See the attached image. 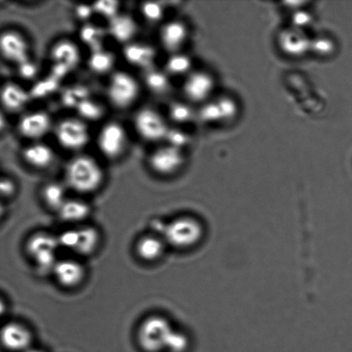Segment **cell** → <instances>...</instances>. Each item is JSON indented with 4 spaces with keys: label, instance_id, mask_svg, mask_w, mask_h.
<instances>
[{
    "label": "cell",
    "instance_id": "f546056e",
    "mask_svg": "<svg viewBox=\"0 0 352 352\" xmlns=\"http://www.w3.org/2000/svg\"><path fill=\"white\" fill-rule=\"evenodd\" d=\"M191 68V60L185 54H170L165 62V71L169 76H183L189 74Z\"/></svg>",
    "mask_w": 352,
    "mask_h": 352
},
{
    "label": "cell",
    "instance_id": "30bf717a",
    "mask_svg": "<svg viewBox=\"0 0 352 352\" xmlns=\"http://www.w3.org/2000/svg\"><path fill=\"white\" fill-rule=\"evenodd\" d=\"M54 126L50 113L37 110L20 117L17 122V132L30 142H37L53 131Z\"/></svg>",
    "mask_w": 352,
    "mask_h": 352
},
{
    "label": "cell",
    "instance_id": "9a60e30c",
    "mask_svg": "<svg viewBox=\"0 0 352 352\" xmlns=\"http://www.w3.org/2000/svg\"><path fill=\"white\" fill-rule=\"evenodd\" d=\"M189 36L188 28L182 21L172 20L161 26L158 38L162 47L169 54L180 53Z\"/></svg>",
    "mask_w": 352,
    "mask_h": 352
},
{
    "label": "cell",
    "instance_id": "cb8c5ba5",
    "mask_svg": "<svg viewBox=\"0 0 352 352\" xmlns=\"http://www.w3.org/2000/svg\"><path fill=\"white\" fill-rule=\"evenodd\" d=\"M107 36H108V33L105 28L91 22L83 24L79 32V40L90 50V52L105 48L103 45H105Z\"/></svg>",
    "mask_w": 352,
    "mask_h": 352
},
{
    "label": "cell",
    "instance_id": "d4e9b609",
    "mask_svg": "<svg viewBox=\"0 0 352 352\" xmlns=\"http://www.w3.org/2000/svg\"><path fill=\"white\" fill-rule=\"evenodd\" d=\"M101 241L100 233L92 226H83L78 229V241L74 253L81 256H90L98 250Z\"/></svg>",
    "mask_w": 352,
    "mask_h": 352
},
{
    "label": "cell",
    "instance_id": "d6986e66",
    "mask_svg": "<svg viewBox=\"0 0 352 352\" xmlns=\"http://www.w3.org/2000/svg\"><path fill=\"white\" fill-rule=\"evenodd\" d=\"M138 29L139 28L136 19L130 14L122 12L108 21V26L106 28L108 36L123 46L134 41Z\"/></svg>",
    "mask_w": 352,
    "mask_h": 352
},
{
    "label": "cell",
    "instance_id": "836d02e7",
    "mask_svg": "<svg viewBox=\"0 0 352 352\" xmlns=\"http://www.w3.org/2000/svg\"><path fill=\"white\" fill-rule=\"evenodd\" d=\"M216 102L219 108L222 122H229L236 118L238 108L236 102L232 98L223 96Z\"/></svg>",
    "mask_w": 352,
    "mask_h": 352
},
{
    "label": "cell",
    "instance_id": "d6a6232c",
    "mask_svg": "<svg viewBox=\"0 0 352 352\" xmlns=\"http://www.w3.org/2000/svg\"><path fill=\"white\" fill-rule=\"evenodd\" d=\"M93 10L95 15L102 16L106 20H112L118 15L120 12V3L116 1H100L93 3Z\"/></svg>",
    "mask_w": 352,
    "mask_h": 352
},
{
    "label": "cell",
    "instance_id": "9c48e42d",
    "mask_svg": "<svg viewBox=\"0 0 352 352\" xmlns=\"http://www.w3.org/2000/svg\"><path fill=\"white\" fill-rule=\"evenodd\" d=\"M184 164L183 150L165 143L152 151L147 157V165L152 172L164 177L177 174Z\"/></svg>",
    "mask_w": 352,
    "mask_h": 352
},
{
    "label": "cell",
    "instance_id": "603a6c76",
    "mask_svg": "<svg viewBox=\"0 0 352 352\" xmlns=\"http://www.w3.org/2000/svg\"><path fill=\"white\" fill-rule=\"evenodd\" d=\"M57 214L63 222L77 224L87 219L91 214V207L84 200L68 198Z\"/></svg>",
    "mask_w": 352,
    "mask_h": 352
},
{
    "label": "cell",
    "instance_id": "b9f144b4",
    "mask_svg": "<svg viewBox=\"0 0 352 352\" xmlns=\"http://www.w3.org/2000/svg\"><path fill=\"white\" fill-rule=\"evenodd\" d=\"M19 72L21 77L25 79H30L36 77L38 72V67L36 63L30 60L19 65Z\"/></svg>",
    "mask_w": 352,
    "mask_h": 352
},
{
    "label": "cell",
    "instance_id": "ee69618b",
    "mask_svg": "<svg viewBox=\"0 0 352 352\" xmlns=\"http://www.w3.org/2000/svg\"><path fill=\"white\" fill-rule=\"evenodd\" d=\"M6 311V305L2 298H0V318L5 315Z\"/></svg>",
    "mask_w": 352,
    "mask_h": 352
},
{
    "label": "cell",
    "instance_id": "f1b7e54d",
    "mask_svg": "<svg viewBox=\"0 0 352 352\" xmlns=\"http://www.w3.org/2000/svg\"><path fill=\"white\" fill-rule=\"evenodd\" d=\"M79 115V118L84 120V122H95L101 119L105 115V109H103L101 102L96 100L89 98L81 102L77 108H76Z\"/></svg>",
    "mask_w": 352,
    "mask_h": 352
},
{
    "label": "cell",
    "instance_id": "ffe728a7",
    "mask_svg": "<svg viewBox=\"0 0 352 352\" xmlns=\"http://www.w3.org/2000/svg\"><path fill=\"white\" fill-rule=\"evenodd\" d=\"M31 95L27 89L17 82H8L0 89V102L6 110L19 112L30 102Z\"/></svg>",
    "mask_w": 352,
    "mask_h": 352
},
{
    "label": "cell",
    "instance_id": "277c9868",
    "mask_svg": "<svg viewBox=\"0 0 352 352\" xmlns=\"http://www.w3.org/2000/svg\"><path fill=\"white\" fill-rule=\"evenodd\" d=\"M163 233L165 243L178 250H187L201 240L203 226L194 217H179L164 227Z\"/></svg>",
    "mask_w": 352,
    "mask_h": 352
},
{
    "label": "cell",
    "instance_id": "d590c367",
    "mask_svg": "<svg viewBox=\"0 0 352 352\" xmlns=\"http://www.w3.org/2000/svg\"><path fill=\"white\" fill-rule=\"evenodd\" d=\"M189 140L187 133L184 132V131L178 129H171L170 127L167 135L165 137V143L183 150V147L188 144Z\"/></svg>",
    "mask_w": 352,
    "mask_h": 352
},
{
    "label": "cell",
    "instance_id": "7c38bea8",
    "mask_svg": "<svg viewBox=\"0 0 352 352\" xmlns=\"http://www.w3.org/2000/svg\"><path fill=\"white\" fill-rule=\"evenodd\" d=\"M50 58L54 69L65 72L74 70L81 61V52L74 41L62 39L54 43L50 50Z\"/></svg>",
    "mask_w": 352,
    "mask_h": 352
},
{
    "label": "cell",
    "instance_id": "484cf974",
    "mask_svg": "<svg viewBox=\"0 0 352 352\" xmlns=\"http://www.w3.org/2000/svg\"><path fill=\"white\" fill-rule=\"evenodd\" d=\"M65 183L50 182L41 189V199L48 209L58 212L68 199Z\"/></svg>",
    "mask_w": 352,
    "mask_h": 352
},
{
    "label": "cell",
    "instance_id": "52a82bcc",
    "mask_svg": "<svg viewBox=\"0 0 352 352\" xmlns=\"http://www.w3.org/2000/svg\"><path fill=\"white\" fill-rule=\"evenodd\" d=\"M59 247L57 236L48 233L34 234L27 241L26 251L32 258L40 274L53 272L58 261L56 251Z\"/></svg>",
    "mask_w": 352,
    "mask_h": 352
},
{
    "label": "cell",
    "instance_id": "7bdbcfd3",
    "mask_svg": "<svg viewBox=\"0 0 352 352\" xmlns=\"http://www.w3.org/2000/svg\"><path fill=\"white\" fill-rule=\"evenodd\" d=\"M293 22H294L296 29L301 30L302 28L306 27L309 25V23H311L312 19L311 16L309 15V13L298 12L294 16V19H293Z\"/></svg>",
    "mask_w": 352,
    "mask_h": 352
},
{
    "label": "cell",
    "instance_id": "83f0119b",
    "mask_svg": "<svg viewBox=\"0 0 352 352\" xmlns=\"http://www.w3.org/2000/svg\"><path fill=\"white\" fill-rule=\"evenodd\" d=\"M115 55L105 48L90 53L87 60L88 68L96 75L110 74L115 67Z\"/></svg>",
    "mask_w": 352,
    "mask_h": 352
},
{
    "label": "cell",
    "instance_id": "2e32d148",
    "mask_svg": "<svg viewBox=\"0 0 352 352\" xmlns=\"http://www.w3.org/2000/svg\"><path fill=\"white\" fill-rule=\"evenodd\" d=\"M123 56L127 64L146 72L154 67L157 51L150 44L134 41L123 46Z\"/></svg>",
    "mask_w": 352,
    "mask_h": 352
},
{
    "label": "cell",
    "instance_id": "ba28073f",
    "mask_svg": "<svg viewBox=\"0 0 352 352\" xmlns=\"http://www.w3.org/2000/svg\"><path fill=\"white\" fill-rule=\"evenodd\" d=\"M134 129L141 140L149 143L165 142L169 126L167 120L157 109L144 107L134 113Z\"/></svg>",
    "mask_w": 352,
    "mask_h": 352
},
{
    "label": "cell",
    "instance_id": "f6af8a7d",
    "mask_svg": "<svg viewBox=\"0 0 352 352\" xmlns=\"http://www.w3.org/2000/svg\"><path fill=\"white\" fill-rule=\"evenodd\" d=\"M6 126V120L3 116L0 113V131H1Z\"/></svg>",
    "mask_w": 352,
    "mask_h": 352
},
{
    "label": "cell",
    "instance_id": "e0dca14e",
    "mask_svg": "<svg viewBox=\"0 0 352 352\" xmlns=\"http://www.w3.org/2000/svg\"><path fill=\"white\" fill-rule=\"evenodd\" d=\"M215 82L208 74L196 72L189 74L183 85L185 98L192 102H202L209 98L214 89Z\"/></svg>",
    "mask_w": 352,
    "mask_h": 352
},
{
    "label": "cell",
    "instance_id": "5b68a950",
    "mask_svg": "<svg viewBox=\"0 0 352 352\" xmlns=\"http://www.w3.org/2000/svg\"><path fill=\"white\" fill-rule=\"evenodd\" d=\"M53 132L59 146L68 151H79L87 146L91 133L87 122L79 117H68L54 124Z\"/></svg>",
    "mask_w": 352,
    "mask_h": 352
},
{
    "label": "cell",
    "instance_id": "8992f818",
    "mask_svg": "<svg viewBox=\"0 0 352 352\" xmlns=\"http://www.w3.org/2000/svg\"><path fill=\"white\" fill-rule=\"evenodd\" d=\"M130 138L125 127L120 122H107L100 129L96 146L103 157L110 161L121 160L129 148Z\"/></svg>",
    "mask_w": 352,
    "mask_h": 352
},
{
    "label": "cell",
    "instance_id": "e575fe53",
    "mask_svg": "<svg viewBox=\"0 0 352 352\" xmlns=\"http://www.w3.org/2000/svg\"><path fill=\"white\" fill-rule=\"evenodd\" d=\"M87 89L83 86L82 87L71 88L64 95V103L65 105L74 107L76 109L81 102L90 98Z\"/></svg>",
    "mask_w": 352,
    "mask_h": 352
},
{
    "label": "cell",
    "instance_id": "44dd1931",
    "mask_svg": "<svg viewBox=\"0 0 352 352\" xmlns=\"http://www.w3.org/2000/svg\"><path fill=\"white\" fill-rule=\"evenodd\" d=\"M310 41L301 30L294 28L284 31L279 36V45L291 56H302L310 50Z\"/></svg>",
    "mask_w": 352,
    "mask_h": 352
},
{
    "label": "cell",
    "instance_id": "8fae6325",
    "mask_svg": "<svg viewBox=\"0 0 352 352\" xmlns=\"http://www.w3.org/2000/svg\"><path fill=\"white\" fill-rule=\"evenodd\" d=\"M0 54L19 67L30 58L29 41L17 30H6L0 34Z\"/></svg>",
    "mask_w": 352,
    "mask_h": 352
},
{
    "label": "cell",
    "instance_id": "74e56055",
    "mask_svg": "<svg viewBox=\"0 0 352 352\" xmlns=\"http://www.w3.org/2000/svg\"><path fill=\"white\" fill-rule=\"evenodd\" d=\"M186 346H187V340L184 334L174 330L167 340L165 350L170 352H183L186 349Z\"/></svg>",
    "mask_w": 352,
    "mask_h": 352
},
{
    "label": "cell",
    "instance_id": "ac0fdd59",
    "mask_svg": "<svg viewBox=\"0 0 352 352\" xmlns=\"http://www.w3.org/2000/svg\"><path fill=\"white\" fill-rule=\"evenodd\" d=\"M22 157L28 166L37 170H45L54 163L55 153L48 144L37 141L23 148Z\"/></svg>",
    "mask_w": 352,
    "mask_h": 352
},
{
    "label": "cell",
    "instance_id": "ab89813d",
    "mask_svg": "<svg viewBox=\"0 0 352 352\" xmlns=\"http://www.w3.org/2000/svg\"><path fill=\"white\" fill-rule=\"evenodd\" d=\"M17 184L14 179L6 176H0V200L9 199L15 195Z\"/></svg>",
    "mask_w": 352,
    "mask_h": 352
},
{
    "label": "cell",
    "instance_id": "7dc6e473",
    "mask_svg": "<svg viewBox=\"0 0 352 352\" xmlns=\"http://www.w3.org/2000/svg\"><path fill=\"white\" fill-rule=\"evenodd\" d=\"M25 352H46L41 349H37V348H30L29 350L26 351Z\"/></svg>",
    "mask_w": 352,
    "mask_h": 352
},
{
    "label": "cell",
    "instance_id": "3957f363",
    "mask_svg": "<svg viewBox=\"0 0 352 352\" xmlns=\"http://www.w3.org/2000/svg\"><path fill=\"white\" fill-rule=\"evenodd\" d=\"M174 330L165 317L158 315L148 316L138 329V343L144 351L161 352L165 350L167 340Z\"/></svg>",
    "mask_w": 352,
    "mask_h": 352
},
{
    "label": "cell",
    "instance_id": "7402d4cb",
    "mask_svg": "<svg viewBox=\"0 0 352 352\" xmlns=\"http://www.w3.org/2000/svg\"><path fill=\"white\" fill-rule=\"evenodd\" d=\"M165 241L155 234H147L141 237L136 245L137 256L146 262H154L163 256Z\"/></svg>",
    "mask_w": 352,
    "mask_h": 352
},
{
    "label": "cell",
    "instance_id": "60d3db41",
    "mask_svg": "<svg viewBox=\"0 0 352 352\" xmlns=\"http://www.w3.org/2000/svg\"><path fill=\"white\" fill-rule=\"evenodd\" d=\"M93 15H95V13L92 5H79L75 6L74 16L83 24L89 23Z\"/></svg>",
    "mask_w": 352,
    "mask_h": 352
},
{
    "label": "cell",
    "instance_id": "6da1fadb",
    "mask_svg": "<svg viewBox=\"0 0 352 352\" xmlns=\"http://www.w3.org/2000/svg\"><path fill=\"white\" fill-rule=\"evenodd\" d=\"M105 178V170L101 164L90 155H76L65 164V185L79 195H91L98 191Z\"/></svg>",
    "mask_w": 352,
    "mask_h": 352
},
{
    "label": "cell",
    "instance_id": "4fadbf2b",
    "mask_svg": "<svg viewBox=\"0 0 352 352\" xmlns=\"http://www.w3.org/2000/svg\"><path fill=\"white\" fill-rule=\"evenodd\" d=\"M33 334L22 323L9 322L0 329V343L7 351L25 352L31 348Z\"/></svg>",
    "mask_w": 352,
    "mask_h": 352
},
{
    "label": "cell",
    "instance_id": "1f68e13d",
    "mask_svg": "<svg viewBox=\"0 0 352 352\" xmlns=\"http://www.w3.org/2000/svg\"><path fill=\"white\" fill-rule=\"evenodd\" d=\"M141 13L148 23H157L163 20L165 8L161 3L145 2L141 3Z\"/></svg>",
    "mask_w": 352,
    "mask_h": 352
},
{
    "label": "cell",
    "instance_id": "4dcf8cb0",
    "mask_svg": "<svg viewBox=\"0 0 352 352\" xmlns=\"http://www.w3.org/2000/svg\"><path fill=\"white\" fill-rule=\"evenodd\" d=\"M168 115L174 123L185 124L193 118V110L188 103L174 102L169 106Z\"/></svg>",
    "mask_w": 352,
    "mask_h": 352
},
{
    "label": "cell",
    "instance_id": "8d00e7d4",
    "mask_svg": "<svg viewBox=\"0 0 352 352\" xmlns=\"http://www.w3.org/2000/svg\"><path fill=\"white\" fill-rule=\"evenodd\" d=\"M310 50H312L320 56H327V55L332 54L334 51V44L329 38H316L310 43Z\"/></svg>",
    "mask_w": 352,
    "mask_h": 352
},
{
    "label": "cell",
    "instance_id": "7a4b0ae2",
    "mask_svg": "<svg viewBox=\"0 0 352 352\" xmlns=\"http://www.w3.org/2000/svg\"><path fill=\"white\" fill-rule=\"evenodd\" d=\"M141 91L140 82L127 72H112L107 82V99L110 104L116 109L126 110L136 104Z\"/></svg>",
    "mask_w": 352,
    "mask_h": 352
},
{
    "label": "cell",
    "instance_id": "bcb514c9",
    "mask_svg": "<svg viewBox=\"0 0 352 352\" xmlns=\"http://www.w3.org/2000/svg\"><path fill=\"white\" fill-rule=\"evenodd\" d=\"M3 214H5V208H3V203L1 200H0V220L2 219Z\"/></svg>",
    "mask_w": 352,
    "mask_h": 352
},
{
    "label": "cell",
    "instance_id": "4316f807",
    "mask_svg": "<svg viewBox=\"0 0 352 352\" xmlns=\"http://www.w3.org/2000/svg\"><path fill=\"white\" fill-rule=\"evenodd\" d=\"M143 82L148 91L157 96L167 94L172 88L170 76L155 67L144 72Z\"/></svg>",
    "mask_w": 352,
    "mask_h": 352
},
{
    "label": "cell",
    "instance_id": "f35d334b",
    "mask_svg": "<svg viewBox=\"0 0 352 352\" xmlns=\"http://www.w3.org/2000/svg\"><path fill=\"white\" fill-rule=\"evenodd\" d=\"M200 117L207 122H222V117L216 102L205 103L200 111Z\"/></svg>",
    "mask_w": 352,
    "mask_h": 352
},
{
    "label": "cell",
    "instance_id": "5bb4252c",
    "mask_svg": "<svg viewBox=\"0 0 352 352\" xmlns=\"http://www.w3.org/2000/svg\"><path fill=\"white\" fill-rule=\"evenodd\" d=\"M52 274L58 284L65 289L79 287L86 277L84 265L74 258L58 260Z\"/></svg>",
    "mask_w": 352,
    "mask_h": 352
}]
</instances>
